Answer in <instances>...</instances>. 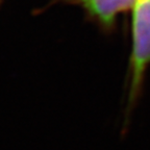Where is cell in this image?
<instances>
[{
    "label": "cell",
    "instance_id": "1",
    "mask_svg": "<svg viewBox=\"0 0 150 150\" xmlns=\"http://www.w3.org/2000/svg\"><path fill=\"white\" fill-rule=\"evenodd\" d=\"M130 100L134 99L150 66V0H136L132 6Z\"/></svg>",
    "mask_w": 150,
    "mask_h": 150
},
{
    "label": "cell",
    "instance_id": "2",
    "mask_svg": "<svg viewBox=\"0 0 150 150\" xmlns=\"http://www.w3.org/2000/svg\"><path fill=\"white\" fill-rule=\"evenodd\" d=\"M92 17L96 18L101 25L110 27L120 13L132 8L136 0H79Z\"/></svg>",
    "mask_w": 150,
    "mask_h": 150
}]
</instances>
